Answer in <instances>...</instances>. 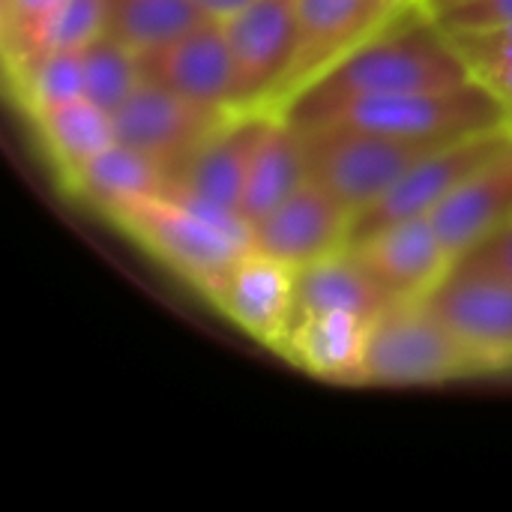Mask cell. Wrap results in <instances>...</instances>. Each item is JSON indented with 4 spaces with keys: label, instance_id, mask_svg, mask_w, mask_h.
Segmentation results:
<instances>
[{
    "label": "cell",
    "instance_id": "1",
    "mask_svg": "<svg viewBox=\"0 0 512 512\" xmlns=\"http://www.w3.org/2000/svg\"><path fill=\"white\" fill-rule=\"evenodd\" d=\"M465 81L474 78L450 30L441 27L429 6H423L342 57L279 114L294 126H312L351 102L453 87Z\"/></svg>",
    "mask_w": 512,
    "mask_h": 512
},
{
    "label": "cell",
    "instance_id": "2",
    "mask_svg": "<svg viewBox=\"0 0 512 512\" xmlns=\"http://www.w3.org/2000/svg\"><path fill=\"white\" fill-rule=\"evenodd\" d=\"M108 219L165 267L186 276L201 294L252 249V225L240 213L222 210L174 186L126 204Z\"/></svg>",
    "mask_w": 512,
    "mask_h": 512
},
{
    "label": "cell",
    "instance_id": "3",
    "mask_svg": "<svg viewBox=\"0 0 512 512\" xmlns=\"http://www.w3.org/2000/svg\"><path fill=\"white\" fill-rule=\"evenodd\" d=\"M303 132L306 174L354 216L381 201L423 156L453 141H417L387 132L318 123Z\"/></svg>",
    "mask_w": 512,
    "mask_h": 512
},
{
    "label": "cell",
    "instance_id": "4",
    "mask_svg": "<svg viewBox=\"0 0 512 512\" xmlns=\"http://www.w3.org/2000/svg\"><path fill=\"white\" fill-rule=\"evenodd\" d=\"M468 375H483L480 363L423 297L390 303L369 324L363 384L417 387Z\"/></svg>",
    "mask_w": 512,
    "mask_h": 512
},
{
    "label": "cell",
    "instance_id": "5",
    "mask_svg": "<svg viewBox=\"0 0 512 512\" xmlns=\"http://www.w3.org/2000/svg\"><path fill=\"white\" fill-rule=\"evenodd\" d=\"M318 123L357 126L417 141H459L480 132L510 129L512 117L483 84L465 81L453 87L351 102Z\"/></svg>",
    "mask_w": 512,
    "mask_h": 512
},
{
    "label": "cell",
    "instance_id": "6",
    "mask_svg": "<svg viewBox=\"0 0 512 512\" xmlns=\"http://www.w3.org/2000/svg\"><path fill=\"white\" fill-rule=\"evenodd\" d=\"M423 6L426 0H297V51L276 111L363 42Z\"/></svg>",
    "mask_w": 512,
    "mask_h": 512
},
{
    "label": "cell",
    "instance_id": "7",
    "mask_svg": "<svg viewBox=\"0 0 512 512\" xmlns=\"http://www.w3.org/2000/svg\"><path fill=\"white\" fill-rule=\"evenodd\" d=\"M237 111H276L297 51V0H252L222 18Z\"/></svg>",
    "mask_w": 512,
    "mask_h": 512
},
{
    "label": "cell",
    "instance_id": "8",
    "mask_svg": "<svg viewBox=\"0 0 512 512\" xmlns=\"http://www.w3.org/2000/svg\"><path fill=\"white\" fill-rule=\"evenodd\" d=\"M512 141L510 129H495V132H480L459 138L453 144H444L423 156L381 201L366 207L363 213L354 216L351 222V243H360L372 234H378L387 225L405 222V219H420L432 216L462 180H468L480 165H486L495 153H501Z\"/></svg>",
    "mask_w": 512,
    "mask_h": 512
},
{
    "label": "cell",
    "instance_id": "9",
    "mask_svg": "<svg viewBox=\"0 0 512 512\" xmlns=\"http://www.w3.org/2000/svg\"><path fill=\"white\" fill-rule=\"evenodd\" d=\"M423 300L483 372L512 369V282L456 261Z\"/></svg>",
    "mask_w": 512,
    "mask_h": 512
},
{
    "label": "cell",
    "instance_id": "10",
    "mask_svg": "<svg viewBox=\"0 0 512 512\" xmlns=\"http://www.w3.org/2000/svg\"><path fill=\"white\" fill-rule=\"evenodd\" d=\"M234 111H213L183 99L180 93L144 78L141 87L114 111V132L120 144L153 159L171 174L222 126Z\"/></svg>",
    "mask_w": 512,
    "mask_h": 512
},
{
    "label": "cell",
    "instance_id": "11",
    "mask_svg": "<svg viewBox=\"0 0 512 512\" xmlns=\"http://www.w3.org/2000/svg\"><path fill=\"white\" fill-rule=\"evenodd\" d=\"M207 297L240 330L279 351L297 318V270L252 246L213 282Z\"/></svg>",
    "mask_w": 512,
    "mask_h": 512
},
{
    "label": "cell",
    "instance_id": "12",
    "mask_svg": "<svg viewBox=\"0 0 512 512\" xmlns=\"http://www.w3.org/2000/svg\"><path fill=\"white\" fill-rule=\"evenodd\" d=\"M354 213L324 186L306 180L276 210L252 225V246L300 270L348 249Z\"/></svg>",
    "mask_w": 512,
    "mask_h": 512
},
{
    "label": "cell",
    "instance_id": "13",
    "mask_svg": "<svg viewBox=\"0 0 512 512\" xmlns=\"http://www.w3.org/2000/svg\"><path fill=\"white\" fill-rule=\"evenodd\" d=\"M141 63L144 78L180 93L183 99L213 111H237L234 66L219 18L201 21L180 39L141 57Z\"/></svg>",
    "mask_w": 512,
    "mask_h": 512
},
{
    "label": "cell",
    "instance_id": "14",
    "mask_svg": "<svg viewBox=\"0 0 512 512\" xmlns=\"http://www.w3.org/2000/svg\"><path fill=\"white\" fill-rule=\"evenodd\" d=\"M351 249L393 300L426 297L456 264L432 216L387 225Z\"/></svg>",
    "mask_w": 512,
    "mask_h": 512
},
{
    "label": "cell",
    "instance_id": "15",
    "mask_svg": "<svg viewBox=\"0 0 512 512\" xmlns=\"http://www.w3.org/2000/svg\"><path fill=\"white\" fill-rule=\"evenodd\" d=\"M273 111H234L222 126L171 174L168 186L183 189L222 210L240 213L249 165Z\"/></svg>",
    "mask_w": 512,
    "mask_h": 512
},
{
    "label": "cell",
    "instance_id": "16",
    "mask_svg": "<svg viewBox=\"0 0 512 512\" xmlns=\"http://www.w3.org/2000/svg\"><path fill=\"white\" fill-rule=\"evenodd\" d=\"M512 219V141L480 165L456 192L432 213V222L453 261Z\"/></svg>",
    "mask_w": 512,
    "mask_h": 512
},
{
    "label": "cell",
    "instance_id": "17",
    "mask_svg": "<svg viewBox=\"0 0 512 512\" xmlns=\"http://www.w3.org/2000/svg\"><path fill=\"white\" fill-rule=\"evenodd\" d=\"M369 324L348 312H306L294 318L279 351L315 378L363 384Z\"/></svg>",
    "mask_w": 512,
    "mask_h": 512
},
{
    "label": "cell",
    "instance_id": "18",
    "mask_svg": "<svg viewBox=\"0 0 512 512\" xmlns=\"http://www.w3.org/2000/svg\"><path fill=\"white\" fill-rule=\"evenodd\" d=\"M393 300L348 246L297 270V315L348 312L375 321Z\"/></svg>",
    "mask_w": 512,
    "mask_h": 512
},
{
    "label": "cell",
    "instance_id": "19",
    "mask_svg": "<svg viewBox=\"0 0 512 512\" xmlns=\"http://www.w3.org/2000/svg\"><path fill=\"white\" fill-rule=\"evenodd\" d=\"M306 180L309 174H306V153H303V132L279 111H273L249 165L240 216L249 225H255L270 210H276L288 195H294Z\"/></svg>",
    "mask_w": 512,
    "mask_h": 512
},
{
    "label": "cell",
    "instance_id": "20",
    "mask_svg": "<svg viewBox=\"0 0 512 512\" xmlns=\"http://www.w3.org/2000/svg\"><path fill=\"white\" fill-rule=\"evenodd\" d=\"M63 180L75 195L87 198L105 216L168 189V174L153 159L120 141L105 147L99 156H93L87 165H81Z\"/></svg>",
    "mask_w": 512,
    "mask_h": 512
},
{
    "label": "cell",
    "instance_id": "21",
    "mask_svg": "<svg viewBox=\"0 0 512 512\" xmlns=\"http://www.w3.org/2000/svg\"><path fill=\"white\" fill-rule=\"evenodd\" d=\"M30 120L36 126L45 153L57 165L60 177H69L72 171H78L81 165H87L93 156H99L105 147L117 141L114 114L99 108L87 96L39 111Z\"/></svg>",
    "mask_w": 512,
    "mask_h": 512
},
{
    "label": "cell",
    "instance_id": "22",
    "mask_svg": "<svg viewBox=\"0 0 512 512\" xmlns=\"http://www.w3.org/2000/svg\"><path fill=\"white\" fill-rule=\"evenodd\" d=\"M207 18L195 0H108L105 33L147 57Z\"/></svg>",
    "mask_w": 512,
    "mask_h": 512
},
{
    "label": "cell",
    "instance_id": "23",
    "mask_svg": "<svg viewBox=\"0 0 512 512\" xmlns=\"http://www.w3.org/2000/svg\"><path fill=\"white\" fill-rule=\"evenodd\" d=\"M9 78L27 117L84 96L81 51H42L18 69H9Z\"/></svg>",
    "mask_w": 512,
    "mask_h": 512
},
{
    "label": "cell",
    "instance_id": "24",
    "mask_svg": "<svg viewBox=\"0 0 512 512\" xmlns=\"http://www.w3.org/2000/svg\"><path fill=\"white\" fill-rule=\"evenodd\" d=\"M84 63V96L96 102L105 111H117L144 81V63L141 57L114 39L111 33H102L81 51Z\"/></svg>",
    "mask_w": 512,
    "mask_h": 512
},
{
    "label": "cell",
    "instance_id": "25",
    "mask_svg": "<svg viewBox=\"0 0 512 512\" xmlns=\"http://www.w3.org/2000/svg\"><path fill=\"white\" fill-rule=\"evenodd\" d=\"M471 78L483 84L512 117V24L450 30Z\"/></svg>",
    "mask_w": 512,
    "mask_h": 512
},
{
    "label": "cell",
    "instance_id": "26",
    "mask_svg": "<svg viewBox=\"0 0 512 512\" xmlns=\"http://www.w3.org/2000/svg\"><path fill=\"white\" fill-rule=\"evenodd\" d=\"M66 0H0V39L6 69H18L45 45V33Z\"/></svg>",
    "mask_w": 512,
    "mask_h": 512
},
{
    "label": "cell",
    "instance_id": "27",
    "mask_svg": "<svg viewBox=\"0 0 512 512\" xmlns=\"http://www.w3.org/2000/svg\"><path fill=\"white\" fill-rule=\"evenodd\" d=\"M105 30H108V0H66L45 33L42 51H54V48L84 51Z\"/></svg>",
    "mask_w": 512,
    "mask_h": 512
},
{
    "label": "cell",
    "instance_id": "28",
    "mask_svg": "<svg viewBox=\"0 0 512 512\" xmlns=\"http://www.w3.org/2000/svg\"><path fill=\"white\" fill-rule=\"evenodd\" d=\"M444 30H468L489 24H512V0H471L435 15Z\"/></svg>",
    "mask_w": 512,
    "mask_h": 512
},
{
    "label": "cell",
    "instance_id": "29",
    "mask_svg": "<svg viewBox=\"0 0 512 512\" xmlns=\"http://www.w3.org/2000/svg\"><path fill=\"white\" fill-rule=\"evenodd\" d=\"M459 264L480 267L486 273H495L512 282V219L507 225H501L495 234H489L483 243H477L468 255H462Z\"/></svg>",
    "mask_w": 512,
    "mask_h": 512
},
{
    "label": "cell",
    "instance_id": "30",
    "mask_svg": "<svg viewBox=\"0 0 512 512\" xmlns=\"http://www.w3.org/2000/svg\"><path fill=\"white\" fill-rule=\"evenodd\" d=\"M198 6H201V12L204 15H210V18H228V15H234V12H240L243 6H249L252 0H195Z\"/></svg>",
    "mask_w": 512,
    "mask_h": 512
},
{
    "label": "cell",
    "instance_id": "31",
    "mask_svg": "<svg viewBox=\"0 0 512 512\" xmlns=\"http://www.w3.org/2000/svg\"><path fill=\"white\" fill-rule=\"evenodd\" d=\"M462 3H471V0H426V6H429L432 15H438L444 9H453V6H462Z\"/></svg>",
    "mask_w": 512,
    "mask_h": 512
}]
</instances>
